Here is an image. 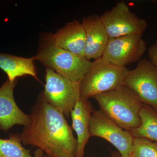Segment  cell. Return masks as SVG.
Returning a JSON list of instances; mask_svg holds the SVG:
<instances>
[{"label":"cell","instance_id":"cell-1","mask_svg":"<svg viewBox=\"0 0 157 157\" xmlns=\"http://www.w3.org/2000/svg\"><path fill=\"white\" fill-rule=\"evenodd\" d=\"M30 123L20 135L23 144L36 146L48 157H76L77 140L65 116L39 95Z\"/></svg>","mask_w":157,"mask_h":157},{"label":"cell","instance_id":"cell-2","mask_svg":"<svg viewBox=\"0 0 157 157\" xmlns=\"http://www.w3.org/2000/svg\"><path fill=\"white\" fill-rule=\"evenodd\" d=\"M46 68L75 82H80L89 70L92 62L56 45L52 33L42 35L38 51L34 56Z\"/></svg>","mask_w":157,"mask_h":157},{"label":"cell","instance_id":"cell-3","mask_svg":"<svg viewBox=\"0 0 157 157\" xmlns=\"http://www.w3.org/2000/svg\"><path fill=\"white\" fill-rule=\"evenodd\" d=\"M100 109L122 128L131 132L140 124L139 113L143 103L124 86L94 98Z\"/></svg>","mask_w":157,"mask_h":157},{"label":"cell","instance_id":"cell-4","mask_svg":"<svg viewBox=\"0 0 157 157\" xmlns=\"http://www.w3.org/2000/svg\"><path fill=\"white\" fill-rule=\"evenodd\" d=\"M130 71L126 67L112 64L102 57L94 60L80 82V98L89 100L124 86Z\"/></svg>","mask_w":157,"mask_h":157},{"label":"cell","instance_id":"cell-5","mask_svg":"<svg viewBox=\"0 0 157 157\" xmlns=\"http://www.w3.org/2000/svg\"><path fill=\"white\" fill-rule=\"evenodd\" d=\"M45 84L42 93L46 101L69 117L76 101L80 98V82H75L46 68Z\"/></svg>","mask_w":157,"mask_h":157},{"label":"cell","instance_id":"cell-6","mask_svg":"<svg viewBox=\"0 0 157 157\" xmlns=\"http://www.w3.org/2000/svg\"><path fill=\"white\" fill-rule=\"evenodd\" d=\"M100 17L109 39L135 34L142 36L148 26L146 21L131 11L124 1L118 2Z\"/></svg>","mask_w":157,"mask_h":157},{"label":"cell","instance_id":"cell-7","mask_svg":"<svg viewBox=\"0 0 157 157\" xmlns=\"http://www.w3.org/2000/svg\"><path fill=\"white\" fill-rule=\"evenodd\" d=\"M124 86L131 90L144 104L157 111V67L149 59L139 60L130 72Z\"/></svg>","mask_w":157,"mask_h":157},{"label":"cell","instance_id":"cell-8","mask_svg":"<svg viewBox=\"0 0 157 157\" xmlns=\"http://www.w3.org/2000/svg\"><path fill=\"white\" fill-rule=\"evenodd\" d=\"M89 130L90 137L107 140L117 149L121 157L132 156L134 137L131 132L122 128L101 110H93Z\"/></svg>","mask_w":157,"mask_h":157},{"label":"cell","instance_id":"cell-9","mask_svg":"<svg viewBox=\"0 0 157 157\" xmlns=\"http://www.w3.org/2000/svg\"><path fill=\"white\" fill-rule=\"evenodd\" d=\"M147 49L146 42L140 35L110 38L102 57L118 67L140 60Z\"/></svg>","mask_w":157,"mask_h":157},{"label":"cell","instance_id":"cell-10","mask_svg":"<svg viewBox=\"0 0 157 157\" xmlns=\"http://www.w3.org/2000/svg\"><path fill=\"white\" fill-rule=\"evenodd\" d=\"M17 80H7L0 87V129L6 132L15 125L25 127L30 123V115L23 112L15 102L14 89Z\"/></svg>","mask_w":157,"mask_h":157},{"label":"cell","instance_id":"cell-11","mask_svg":"<svg viewBox=\"0 0 157 157\" xmlns=\"http://www.w3.org/2000/svg\"><path fill=\"white\" fill-rule=\"evenodd\" d=\"M81 23L86 34L85 57L89 61L102 57L109 38L100 16L91 14L83 17Z\"/></svg>","mask_w":157,"mask_h":157},{"label":"cell","instance_id":"cell-12","mask_svg":"<svg viewBox=\"0 0 157 157\" xmlns=\"http://www.w3.org/2000/svg\"><path fill=\"white\" fill-rule=\"evenodd\" d=\"M56 45L78 56L85 57L86 34L81 22L73 20L52 34Z\"/></svg>","mask_w":157,"mask_h":157},{"label":"cell","instance_id":"cell-13","mask_svg":"<svg viewBox=\"0 0 157 157\" xmlns=\"http://www.w3.org/2000/svg\"><path fill=\"white\" fill-rule=\"evenodd\" d=\"M93 111L92 106L89 100L80 98L70 113L72 129L77 136L76 157H83L84 155L85 147L90 137L89 125Z\"/></svg>","mask_w":157,"mask_h":157},{"label":"cell","instance_id":"cell-14","mask_svg":"<svg viewBox=\"0 0 157 157\" xmlns=\"http://www.w3.org/2000/svg\"><path fill=\"white\" fill-rule=\"evenodd\" d=\"M34 56L26 58L9 54L0 53V69L8 76L11 82L18 77L33 76L38 79Z\"/></svg>","mask_w":157,"mask_h":157},{"label":"cell","instance_id":"cell-15","mask_svg":"<svg viewBox=\"0 0 157 157\" xmlns=\"http://www.w3.org/2000/svg\"><path fill=\"white\" fill-rule=\"evenodd\" d=\"M139 116L140 125L130 132L132 136L157 142V111L150 106L143 104Z\"/></svg>","mask_w":157,"mask_h":157},{"label":"cell","instance_id":"cell-16","mask_svg":"<svg viewBox=\"0 0 157 157\" xmlns=\"http://www.w3.org/2000/svg\"><path fill=\"white\" fill-rule=\"evenodd\" d=\"M20 135L12 134L7 139L0 138V157H33L24 147Z\"/></svg>","mask_w":157,"mask_h":157},{"label":"cell","instance_id":"cell-17","mask_svg":"<svg viewBox=\"0 0 157 157\" xmlns=\"http://www.w3.org/2000/svg\"><path fill=\"white\" fill-rule=\"evenodd\" d=\"M132 157H157V142L134 137Z\"/></svg>","mask_w":157,"mask_h":157},{"label":"cell","instance_id":"cell-18","mask_svg":"<svg viewBox=\"0 0 157 157\" xmlns=\"http://www.w3.org/2000/svg\"><path fill=\"white\" fill-rule=\"evenodd\" d=\"M149 60L157 67V39L148 50Z\"/></svg>","mask_w":157,"mask_h":157},{"label":"cell","instance_id":"cell-19","mask_svg":"<svg viewBox=\"0 0 157 157\" xmlns=\"http://www.w3.org/2000/svg\"><path fill=\"white\" fill-rule=\"evenodd\" d=\"M151 2L157 4V0H152L150 1Z\"/></svg>","mask_w":157,"mask_h":157},{"label":"cell","instance_id":"cell-20","mask_svg":"<svg viewBox=\"0 0 157 157\" xmlns=\"http://www.w3.org/2000/svg\"><path fill=\"white\" fill-rule=\"evenodd\" d=\"M116 157V156H114V157Z\"/></svg>","mask_w":157,"mask_h":157},{"label":"cell","instance_id":"cell-21","mask_svg":"<svg viewBox=\"0 0 157 157\" xmlns=\"http://www.w3.org/2000/svg\"><path fill=\"white\" fill-rule=\"evenodd\" d=\"M132 157V156H131V157Z\"/></svg>","mask_w":157,"mask_h":157}]
</instances>
